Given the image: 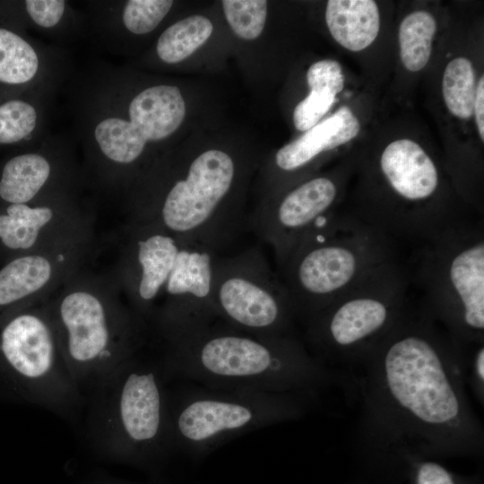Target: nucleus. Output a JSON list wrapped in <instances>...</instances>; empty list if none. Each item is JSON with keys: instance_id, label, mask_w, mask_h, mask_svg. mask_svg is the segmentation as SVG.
<instances>
[{"instance_id": "nucleus-4", "label": "nucleus", "mask_w": 484, "mask_h": 484, "mask_svg": "<svg viewBox=\"0 0 484 484\" xmlns=\"http://www.w3.org/2000/svg\"><path fill=\"white\" fill-rule=\"evenodd\" d=\"M169 376L163 359L139 351L85 396V432L101 455L132 463L151 462L172 445Z\"/></svg>"}, {"instance_id": "nucleus-16", "label": "nucleus", "mask_w": 484, "mask_h": 484, "mask_svg": "<svg viewBox=\"0 0 484 484\" xmlns=\"http://www.w3.org/2000/svg\"><path fill=\"white\" fill-rule=\"evenodd\" d=\"M73 67L66 48L32 37L0 11V96L58 92Z\"/></svg>"}, {"instance_id": "nucleus-26", "label": "nucleus", "mask_w": 484, "mask_h": 484, "mask_svg": "<svg viewBox=\"0 0 484 484\" xmlns=\"http://www.w3.org/2000/svg\"><path fill=\"white\" fill-rule=\"evenodd\" d=\"M442 91L445 105L453 115L462 119L473 115L475 73L468 58L457 57L448 63L443 75Z\"/></svg>"}, {"instance_id": "nucleus-23", "label": "nucleus", "mask_w": 484, "mask_h": 484, "mask_svg": "<svg viewBox=\"0 0 484 484\" xmlns=\"http://www.w3.org/2000/svg\"><path fill=\"white\" fill-rule=\"evenodd\" d=\"M49 199L45 203L0 205V248L9 253V259L35 246L41 229L56 214Z\"/></svg>"}, {"instance_id": "nucleus-2", "label": "nucleus", "mask_w": 484, "mask_h": 484, "mask_svg": "<svg viewBox=\"0 0 484 484\" xmlns=\"http://www.w3.org/2000/svg\"><path fill=\"white\" fill-rule=\"evenodd\" d=\"M62 90L75 145L96 177L109 186L125 180L150 146L169 138L186 116L178 87L133 89L127 73L104 60L74 66Z\"/></svg>"}, {"instance_id": "nucleus-19", "label": "nucleus", "mask_w": 484, "mask_h": 484, "mask_svg": "<svg viewBox=\"0 0 484 484\" xmlns=\"http://www.w3.org/2000/svg\"><path fill=\"white\" fill-rule=\"evenodd\" d=\"M0 11L27 32H35L59 48L87 39L84 13L71 1H0Z\"/></svg>"}, {"instance_id": "nucleus-7", "label": "nucleus", "mask_w": 484, "mask_h": 484, "mask_svg": "<svg viewBox=\"0 0 484 484\" xmlns=\"http://www.w3.org/2000/svg\"><path fill=\"white\" fill-rule=\"evenodd\" d=\"M236 179L237 166L229 153L205 151L144 205L140 224L155 226L180 244L216 253L231 243L247 221L231 201Z\"/></svg>"}, {"instance_id": "nucleus-8", "label": "nucleus", "mask_w": 484, "mask_h": 484, "mask_svg": "<svg viewBox=\"0 0 484 484\" xmlns=\"http://www.w3.org/2000/svg\"><path fill=\"white\" fill-rule=\"evenodd\" d=\"M0 391L69 419L84 408L48 308L28 306L0 318Z\"/></svg>"}, {"instance_id": "nucleus-22", "label": "nucleus", "mask_w": 484, "mask_h": 484, "mask_svg": "<svg viewBox=\"0 0 484 484\" xmlns=\"http://www.w3.org/2000/svg\"><path fill=\"white\" fill-rule=\"evenodd\" d=\"M325 21L333 38L350 51L367 48L380 28L379 10L372 0H330Z\"/></svg>"}, {"instance_id": "nucleus-20", "label": "nucleus", "mask_w": 484, "mask_h": 484, "mask_svg": "<svg viewBox=\"0 0 484 484\" xmlns=\"http://www.w3.org/2000/svg\"><path fill=\"white\" fill-rule=\"evenodd\" d=\"M56 91H30L0 96V148L14 151L39 143L49 133Z\"/></svg>"}, {"instance_id": "nucleus-5", "label": "nucleus", "mask_w": 484, "mask_h": 484, "mask_svg": "<svg viewBox=\"0 0 484 484\" xmlns=\"http://www.w3.org/2000/svg\"><path fill=\"white\" fill-rule=\"evenodd\" d=\"M398 243L353 213L334 212L299 242L280 267L296 317L305 322L385 267Z\"/></svg>"}, {"instance_id": "nucleus-24", "label": "nucleus", "mask_w": 484, "mask_h": 484, "mask_svg": "<svg viewBox=\"0 0 484 484\" xmlns=\"http://www.w3.org/2000/svg\"><path fill=\"white\" fill-rule=\"evenodd\" d=\"M212 30L211 21L201 15L179 20L160 34L154 47L155 56L163 64H177L204 44Z\"/></svg>"}, {"instance_id": "nucleus-17", "label": "nucleus", "mask_w": 484, "mask_h": 484, "mask_svg": "<svg viewBox=\"0 0 484 484\" xmlns=\"http://www.w3.org/2000/svg\"><path fill=\"white\" fill-rule=\"evenodd\" d=\"M180 243L149 224H139L130 252L129 288L134 313L144 323L153 319L155 302L175 264Z\"/></svg>"}, {"instance_id": "nucleus-3", "label": "nucleus", "mask_w": 484, "mask_h": 484, "mask_svg": "<svg viewBox=\"0 0 484 484\" xmlns=\"http://www.w3.org/2000/svg\"><path fill=\"white\" fill-rule=\"evenodd\" d=\"M167 343L169 377L208 388L304 394L332 379L294 334L258 336L214 323Z\"/></svg>"}, {"instance_id": "nucleus-31", "label": "nucleus", "mask_w": 484, "mask_h": 484, "mask_svg": "<svg viewBox=\"0 0 484 484\" xmlns=\"http://www.w3.org/2000/svg\"><path fill=\"white\" fill-rule=\"evenodd\" d=\"M416 484H455L451 473L435 462H421L416 472Z\"/></svg>"}, {"instance_id": "nucleus-14", "label": "nucleus", "mask_w": 484, "mask_h": 484, "mask_svg": "<svg viewBox=\"0 0 484 484\" xmlns=\"http://www.w3.org/2000/svg\"><path fill=\"white\" fill-rule=\"evenodd\" d=\"M339 192L338 183L332 177H315L263 206L247 220L260 239L272 248L279 267L307 234L336 212Z\"/></svg>"}, {"instance_id": "nucleus-13", "label": "nucleus", "mask_w": 484, "mask_h": 484, "mask_svg": "<svg viewBox=\"0 0 484 484\" xmlns=\"http://www.w3.org/2000/svg\"><path fill=\"white\" fill-rule=\"evenodd\" d=\"M216 256L206 247L180 244L153 317L167 342L220 320L212 301Z\"/></svg>"}, {"instance_id": "nucleus-32", "label": "nucleus", "mask_w": 484, "mask_h": 484, "mask_svg": "<svg viewBox=\"0 0 484 484\" xmlns=\"http://www.w3.org/2000/svg\"><path fill=\"white\" fill-rule=\"evenodd\" d=\"M473 112L480 137L484 142V77L482 76L477 85L474 99Z\"/></svg>"}, {"instance_id": "nucleus-27", "label": "nucleus", "mask_w": 484, "mask_h": 484, "mask_svg": "<svg viewBox=\"0 0 484 484\" xmlns=\"http://www.w3.org/2000/svg\"><path fill=\"white\" fill-rule=\"evenodd\" d=\"M226 19L233 31L245 39H256L264 30L267 2L264 0H223Z\"/></svg>"}, {"instance_id": "nucleus-9", "label": "nucleus", "mask_w": 484, "mask_h": 484, "mask_svg": "<svg viewBox=\"0 0 484 484\" xmlns=\"http://www.w3.org/2000/svg\"><path fill=\"white\" fill-rule=\"evenodd\" d=\"M402 261L372 275L306 321L307 336L327 359L359 363L411 306Z\"/></svg>"}, {"instance_id": "nucleus-28", "label": "nucleus", "mask_w": 484, "mask_h": 484, "mask_svg": "<svg viewBox=\"0 0 484 484\" xmlns=\"http://www.w3.org/2000/svg\"><path fill=\"white\" fill-rule=\"evenodd\" d=\"M335 101L336 94L330 91L311 90L294 109L295 127L302 132L307 131L319 122Z\"/></svg>"}, {"instance_id": "nucleus-30", "label": "nucleus", "mask_w": 484, "mask_h": 484, "mask_svg": "<svg viewBox=\"0 0 484 484\" xmlns=\"http://www.w3.org/2000/svg\"><path fill=\"white\" fill-rule=\"evenodd\" d=\"M464 372L478 400L484 396V343L464 345Z\"/></svg>"}, {"instance_id": "nucleus-25", "label": "nucleus", "mask_w": 484, "mask_h": 484, "mask_svg": "<svg viewBox=\"0 0 484 484\" xmlns=\"http://www.w3.org/2000/svg\"><path fill=\"white\" fill-rule=\"evenodd\" d=\"M436 30L435 18L425 11L413 12L401 22L400 56L403 65L409 71H420L428 64Z\"/></svg>"}, {"instance_id": "nucleus-10", "label": "nucleus", "mask_w": 484, "mask_h": 484, "mask_svg": "<svg viewBox=\"0 0 484 484\" xmlns=\"http://www.w3.org/2000/svg\"><path fill=\"white\" fill-rule=\"evenodd\" d=\"M48 310L65 362L84 398L142 347L143 322L97 293L73 290Z\"/></svg>"}, {"instance_id": "nucleus-1", "label": "nucleus", "mask_w": 484, "mask_h": 484, "mask_svg": "<svg viewBox=\"0 0 484 484\" xmlns=\"http://www.w3.org/2000/svg\"><path fill=\"white\" fill-rule=\"evenodd\" d=\"M359 364L367 413L390 441L452 451L483 445L465 387L464 346L419 303Z\"/></svg>"}, {"instance_id": "nucleus-12", "label": "nucleus", "mask_w": 484, "mask_h": 484, "mask_svg": "<svg viewBox=\"0 0 484 484\" xmlns=\"http://www.w3.org/2000/svg\"><path fill=\"white\" fill-rule=\"evenodd\" d=\"M212 301L219 319L235 329L258 336L293 334L297 317L290 296L257 246L216 256Z\"/></svg>"}, {"instance_id": "nucleus-29", "label": "nucleus", "mask_w": 484, "mask_h": 484, "mask_svg": "<svg viewBox=\"0 0 484 484\" xmlns=\"http://www.w3.org/2000/svg\"><path fill=\"white\" fill-rule=\"evenodd\" d=\"M310 90H326L338 94L344 85L341 65L331 59L314 63L307 73Z\"/></svg>"}, {"instance_id": "nucleus-18", "label": "nucleus", "mask_w": 484, "mask_h": 484, "mask_svg": "<svg viewBox=\"0 0 484 484\" xmlns=\"http://www.w3.org/2000/svg\"><path fill=\"white\" fill-rule=\"evenodd\" d=\"M171 0H91L79 4L87 27V39L100 49L116 54L127 36L153 32L173 6Z\"/></svg>"}, {"instance_id": "nucleus-15", "label": "nucleus", "mask_w": 484, "mask_h": 484, "mask_svg": "<svg viewBox=\"0 0 484 484\" xmlns=\"http://www.w3.org/2000/svg\"><path fill=\"white\" fill-rule=\"evenodd\" d=\"M74 150L71 134L50 132L39 143L15 151L0 164V205L64 194L73 178Z\"/></svg>"}, {"instance_id": "nucleus-21", "label": "nucleus", "mask_w": 484, "mask_h": 484, "mask_svg": "<svg viewBox=\"0 0 484 484\" xmlns=\"http://www.w3.org/2000/svg\"><path fill=\"white\" fill-rule=\"evenodd\" d=\"M359 131L358 118L350 108L342 106L299 138L281 147L275 154V165L287 174L298 171L322 152L350 142Z\"/></svg>"}, {"instance_id": "nucleus-6", "label": "nucleus", "mask_w": 484, "mask_h": 484, "mask_svg": "<svg viewBox=\"0 0 484 484\" xmlns=\"http://www.w3.org/2000/svg\"><path fill=\"white\" fill-rule=\"evenodd\" d=\"M409 271L420 306L459 343H484V219L416 247Z\"/></svg>"}, {"instance_id": "nucleus-11", "label": "nucleus", "mask_w": 484, "mask_h": 484, "mask_svg": "<svg viewBox=\"0 0 484 484\" xmlns=\"http://www.w3.org/2000/svg\"><path fill=\"white\" fill-rule=\"evenodd\" d=\"M303 401L301 393L246 389L206 387L178 397L169 391L172 445L206 454L241 434L298 418Z\"/></svg>"}]
</instances>
